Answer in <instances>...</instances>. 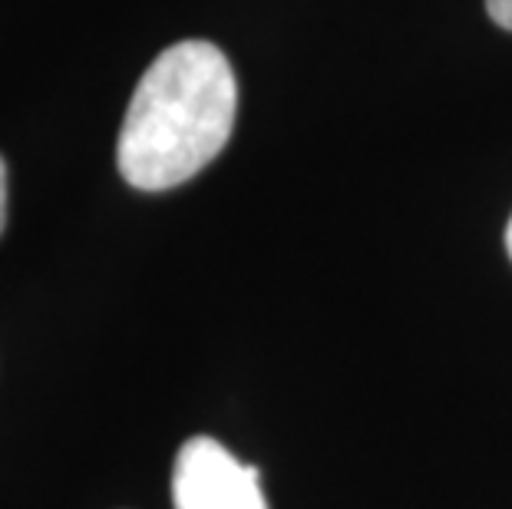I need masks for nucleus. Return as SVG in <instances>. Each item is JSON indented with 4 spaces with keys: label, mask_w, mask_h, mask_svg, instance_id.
I'll return each mask as SVG.
<instances>
[{
    "label": "nucleus",
    "mask_w": 512,
    "mask_h": 509,
    "mask_svg": "<svg viewBox=\"0 0 512 509\" xmlns=\"http://www.w3.org/2000/svg\"><path fill=\"white\" fill-rule=\"evenodd\" d=\"M238 83L215 43L182 40L162 50L136 83L119 129L116 162L133 189L166 192L189 182L225 149Z\"/></svg>",
    "instance_id": "1"
},
{
    "label": "nucleus",
    "mask_w": 512,
    "mask_h": 509,
    "mask_svg": "<svg viewBox=\"0 0 512 509\" xmlns=\"http://www.w3.org/2000/svg\"><path fill=\"white\" fill-rule=\"evenodd\" d=\"M172 503L176 509H268L258 467L238 463L212 437L182 443L172 470Z\"/></svg>",
    "instance_id": "2"
},
{
    "label": "nucleus",
    "mask_w": 512,
    "mask_h": 509,
    "mask_svg": "<svg viewBox=\"0 0 512 509\" xmlns=\"http://www.w3.org/2000/svg\"><path fill=\"white\" fill-rule=\"evenodd\" d=\"M486 10L499 27L512 30V0H486Z\"/></svg>",
    "instance_id": "3"
},
{
    "label": "nucleus",
    "mask_w": 512,
    "mask_h": 509,
    "mask_svg": "<svg viewBox=\"0 0 512 509\" xmlns=\"http://www.w3.org/2000/svg\"><path fill=\"white\" fill-rule=\"evenodd\" d=\"M7 225V162L0 159V232Z\"/></svg>",
    "instance_id": "4"
},
{
    "label": "nucleus",
    "mask_w": 512,
    "mask_h": 509,
    "mask_svg": "<svg viewBox=\"0 0 512 509\" xmlns=\"http://www.w3.org/2000/svg\"><path fill=\"white\" fill-rule=\"evenodd\" d=\"M506 252H509V258H512V219H509V225H506Z\"/></svg>",
    "instance_id": "5"
}]
</instances>
